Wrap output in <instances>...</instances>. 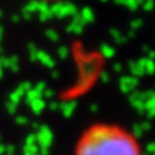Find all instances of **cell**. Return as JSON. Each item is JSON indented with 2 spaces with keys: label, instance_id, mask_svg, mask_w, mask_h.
I'll use <instances>...</instances> for the list:
<instances>
[{
  "label": "cell",
  "instance_id": "cell-1",
  "mask_svg": "<svg viewBox=\"0 0 155 155\" xmlns=\"http://www.w3.org/2000/svg\"><path fill=\"white\" fill-rule=\"evenodd\" d=\"M75 155H142L137 137L118 123L97 122L84 129Z\"/></svg>",
  "mask_w": 155,
  "mask_h": 155
},
{
  "label": "cell",
  "instance_id": "cell-2",
  "mask_svg": "<svg viewBox=\"0 0 155 155\" xmlns=\"http://www.w3.org/2000/svg\"><path fill=\"white\" fill-rule=\"evenodd\" d=\"M36 2H41V3H58V2H65V0H36Z\"/></svg>",
  "mask_w": 155,
  "mask_h": 155
}]
</instances>
